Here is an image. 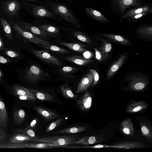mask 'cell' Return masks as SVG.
I'll return each mask as SVG.
<instances>
[{
	"label": "cell",
	"mask_w": 152,
	"mask_h": 152,
	"mask_svg": "<svg viewBox=\"0 0 152 152\" xmlns=\"http://www.w3.org/2000/svg\"><path fill=\"white\" fill-rule=\"evenodd\" d=\"M4 53L7 56L12 58L18 57L20 56L18 53L9 50H7Z\"/></svg>",
	"instance_id": "obj_43"
},
{
	"label": "cell",
	"mask_w": 152,
	"mask_h": 152,
	"mask_svg": "<svg viewBox=\"0 0 152 152\" xmlns=\"http://www.w3.org/2000/svg\"><path fill=\"white\" fill-rule=\"evenodd\" d=\"M25 112L22 109H17L13 112V119L17 124H19L22 123L25 119Z\"/></svg>",
	"instance_id": "obj_27"
},
{
	"label": "cell",
	"mask_w": 152,
	"mask_h": 152,
	"mask_svg": "<svg viewBox=\"0 0 152 152\" xmlns=\"http://www.w3.org/2000/svg\"><path fill=\"white\" fill-rule=\"evenodd\" d=\"M61 90L62 95L65 97L70 99L76 98V95L74 94L67 84L61 86Z\"/></svg>",
	"instance_id": "obj_32"
},
{
	"label": "cell",
	"mask_w": 152,
	"mask_h": 152,
	"mask_svg": "<svg viewBox=\"0 0 152 152\" xmlns=\"http://www.w3.org/2000/svg\"><path fill=\"white\" fill-rule=\"evenodd\" d=\"M129 79V88L131 90L139 91L144 90L147 86V80L142 75H132Z\"/></svg>",
	"instance_id": "obj_6"
},
{
	"label": "cell",
	"mask_w": 152,
	"mask_h": 152,
	"mask_svg": "<svg viewBox=\"0 0 152 152\" xmlns=\"http://www.w3.org/2000/svg\"><path fill=\"white\" fill-rule=\"evenodd\" d=\"M4 49V43L3 40L0 37V51H1Z\"/></svg>",
	"instance_id": "obj_50"
},
{
	"label": "cell",
	"mask_w": 152,
	"mask_h": 152,
	"mask_svg": "<svg viewBox=\"0 0 152 152\" xmlns=\"http://www.w3.org/2000/svg\"><path fill=\"white\" fill-rule=\"evenodd\" d=\"M12 90L13 94L16 96L22 95L34 96L26 88L18 85H14Z\"/></svg>",
	"instance_id": "obj_30"
},
{
	"label": "cell",
	"mask_w": 152,
	"mask_h": 152,
	"mask_svg": "<svg viewBox=\"0 0 152 152\" xmlns=\"http://www.w3.org/2000/svg\"><path fill=\"white\" fill-rule=\"evenodd\" d=\"M126 56L123 54L118 60L110 66L108 71L107 78V79L112 77L123 64L126 58Z\"/></svg>",
	"instance_id": "obj_18"
},
{
	"label": "cell",
	"mask_w": 152,
	"mask_h": 152,
	"mask_svg": "<svg viewBox=\"0 0 152 152\" xmlns=\"http://www.w3.org/2000/svg\"><path fill=\"white\" fill-rule=\"evenodd\" d=\"M29 1H37V0H28Z\"/></svg>",
	"instance_id": "obj_54"
},
{
	"label": "cell",
	"mask_w": 152,
	"mask_h": 152,
	"mask_svg": "<svg viewBox=\"0 0 152 152\" xmlns=\"http://www.w3.org/2000/svg\"><path fill=\"white\" fill-rule=\"evenodd\" d=\"M64 58L68 61L80 66H85L92 62L91 60L86 58L80 56H72L64 57Z\"/></svg>",
	"instance_id": "obj_19"
},
{
	"label": "cell",
	"mask_w": 152,
	"mask_h": 152,
	"mask_svg": "<svg viewBox=\"0 0 152 152\" xmlns=\"http://www.w3.org/2000/svg\"><path fill=\"white\" fill-rule=\"evenodd\" d=\"M34 109L46 120H50L58 116V115L55 112L46 108L35 106Z\"/></svg>",
	"instance_id": "obj_17"
},
{
	"label": "cell",
	"mask_w": 152,
	"mask_h": 152,
	"mask_svg": "<svg viewBox=\"0 0 152 152\" xmlns=\"http://www.w3.org/2000/svg\"><path fill=\"white\" fill-rule=\"evenodd\" d=\"M112 47L111 43L107 41L104 42L102 46L100 48V50L104 54H107V53L109 52L111 50Z\"/></svg>",
	"instance_id": "obj_38"
},
{
	"label": "cell",
	"mask_w": 152,
	"mask_h": 152,
	"mask_svg": "<svg viewBox=\"0 0 152 152\" xmlns=\"http://www.w3.org/2000/svg\"><path fill=\"white\" fill-rule=\"evenodd\" d=\"M20 133L34 139L37 137L35 135L34 132L31 129H24Z\"/></svg>",
	"instance_id": "obj_41"
},
{
	"label": "cell",
	"mask_w": 152,
	"mask_h": 152,
	"mask_svg": "<svg viewBox=\"0 0 152 152\" xmlns=\"http://www.w3.org/2000/svg\"><path fill=\"white\" fill-rule=\"evenodd\" d=\"M140 128L142 135L148 140H152V132L151 128L147 123L141 122L140 124Z\"/></svg>",
	"instance_id": "obj_26"
},
{
	"label": "cell",
	"mask_w": 152,
	"mask_h": 152,
	"mask_svg": "<svg viewBox=\"0 0 152 152\" xmlns=\"http://www.w3.org/2000/svg\"><path fill=\"white\" fill-rule=\"evenodd\" d=\"M86 12L97 20L104 22H108V19L100 12L90 7L85 8Z\"/></svg>",
	"instance_id": "obj_22"
},
{
	"label": "cell",
	"mask_w": 152,
	"mask_h": 152,
	"mask_svg": "<svg viewBox=\"0 0 152 152\" xmlns=\"http://www.w3.org/2000/svg\"><path fill=\"white\" fill-rule=\"evenodd\" d=\"M3 8L9 16L14 17L16 15L20 8V3L16 0L6 1L3 4Z\"/></svg>",
	"instance_id": "obj_8"
},
{
	"label": "cell",
	"mask_w": 152,
	"mask_h": 152,
	"mask_svg": "<svg viewBox=\"0 0 152 152\" xmlns=\"http://www.w3.org/2000/svg\"><path fill=\"white\" fill-rule=\"evenodd\" d=\"M40 46L43 47L47 49L62 54H65L68 53L67 50L64 48L59 47L50 44L48 45H40Z\"/></svg>",
	"instance_id": "obj_34"
},
{
	"label": "cell",
	"mask_w": 152,
	"mask_h": 152,
	"mask_svg": "<svg viewBox=\"0 0 152 152\" xmlns=\"http://www.w3.org/2000/svg\"><path fill=\"white\" fill-rule=\"evenodd\" d=\"M38 27L46 32L52 34H56L59 31L58 28L48 24H40L38 25Z\"/></svg>",
	"instance_id": "obj_33"
},
{
	"label": "cell",
	"mask_w": 152,
	"mask_h": 152,
	"mask_svg": "<svg viewBox=\"0 0 152 152\" xmlns=\"http://www.w3.org/2000/svg\"><path fill=\"white\" fill-rule=\"evenodd\" d=\"M15 23L24 30L29 32L38 37L46 39L49 37L54 36V34L48 33L38 27L24 22H16Z\"/></svg>",
	"instance_id": "obj_5"
},
{
	"label": "cell",
	"mask_w": 152,
	"mask_h": 152,
	"mask_svg": "<svg viewBox=\"0 0 152 152\" xmlns=\"http://www.w3.org/2000/svg\"><path fill=\"white\" fill-rule=\"evenodd\" d=\"M0 115L4 126L6 127L8 121V113L5 105L0 96Z\"/></svg>",
	"instance_id": "obj_28"
},
{
	"label": "cell",
	"mask_w": 152,
	"mask_h": 152,
	"mask_svg": "<svg viewBox=\"0 0 152 152\" xmlns=\"http://www.w3.org/2000/svg\"><path fill=\"white\" fill-rule=\"evenodd\" d=\"M32 12L34 15L37 17L49 18L60 21V20L56 17L53 14L41 6H33Z\"/></svg>",
	"instance_id": "obj_11"
},
{
	"label": "cell",
	"mask_w": 152,
	"mask_h": 152,
	"mask_svg": "<svg viewBox=\"0 0 152 152\" xmlns=\"http://www.w3.org/2000/svg\"><path fill=\"white\" fill-rule=\"evenodd\" d=\"M0 22L6 37L11 42L12 39V30L9 24L6 20L2 18H0Z\"/></svg>",
	"instance_id": "obj_31"
},
{
	"label": "cell",
	"mask_w": 152,
	"mask_h": 152,
	"mask_svg": "<svg viewBox=\"0 0 152 152\" xmlns=\"http://www.w3.org/2000/svg\"><path fill=\"white\" fill-rule=\"evenodd\" d=\"M48 74L35 65H33L27 70L25 77L29 82L34 84L43 80Z\"/></svg>",
	"instance_id": "obj_4"
},
{
	"label": "cell",
	"mask_w": 152,
	"mask_h": 152,
	"mask_svg": "<svg viewBox=\"0 0 152 152\" xmlns=\"http://www.w3.org/2000/svg\"><path fill=\"white\" fill-rule=\"evenodd\" d=\"M78 69V68L74 67L66 66L63 67L60 71L63 73L67 74L75 72Z\"/></svg>",
	"instance_id": "obj_39"
},
{
	"label": "cell",
	"mask_w": 152,
	"mask_h": 152,
	"mask_svg": "<svg viewBox=\"0 0 152 152\" xmlns=\"http://www.w3.org/2000/svg\"><path fill=\"white\" fill-rule=\"evenodd\" d=\"M10 23L16 33L20 37L28 40L39 46L40 45H48L51 44L49 42L40 38L31 33L24 30L15 23L10 21Z\"/></svg>",
	"instance_id": "obj_3"
},
{
	"label": "cell",
	"mask_w": 152,
	"mask_h": 152,
	"mask_svg": "<svg viewBox=\"0 0 152 152\" xmlns=\"http://www.w3.org/2000/svg\"><path fill=\"white\" fill-rule=\"evenodd\" d=\"M77 102L80 108L83 111L89 110L92 104V98L89 92L87 91L84 93Z\"/></svg>",
	"instance_id": "obj_12"
},
{
	"label": "cell",
	"mask_w": 152,
	"mask_h": 152,
	"mask_svg": "<svg viewBox=\"0 0 152 152\" xmlns=\"http://www.w3.org/2000/svg\"><path fill=\"white\" fill-rule=\"evenodd\" d=\"M23 130V128H20L18 129H13L12 130V131L15 133H20Z\"/></svg>",
	"instance_id": "obj_51"
},
{
	"label": "cell",
	"mask_w": 152,
	"mask_h": 152,
	"mask_svg": "<svg viewBox=\"0 0 152 152\" xmlns=\"http://www.w3.org/2000/svg\"><path fill=\"white\" fill-rule=\"evenodd\" d=\"M87 129L86 126H75L57 131L53 134H74L79 133L85 131Z\"/></svg>",
	"instance_id": "obj_21"
},
{
	"label": "cell",
	"mask_w": 152,
	"mask_h": 152,
	"mask_svg": "<svg viewBox=\"0 0 152 152\" xmlns=\"http://www.w3.org/2000/svg\"><path fill=\"white\" fill-rule=\"evenodd\" d=\"M37 121V119L36 118L34 119L26 128L25 129H32L33 127H34L35 126Z\"/></svg>",
	"instance_id": "obj_45"
},
{
	"label": "cell",
	"mask_w": 152,
	"mask_h": 152,
	"mask_svg": "<svg viewBox=\"0 0 152 152\" xmlns=\"http://www.w3.org/2000/svg\"><path fill=\"white\" fill-rule=\"evenodd\" d=\"M88 71L93 74L94 77V80L92 84V86L96 85L98 82L99 79L98 73L94 69H90Z\"/></svg>",
	"instance_id": "obj_42"
},
{
	"label": "cell",
	"mask_w": 152,
	"mask_h": 152,
	"mask_svg": "<svg viewBox=\"0 0 152 152\" xmlns=\"http://www.w3.org/2000/svg\"><path fill=\"white\" fill-rule=\"evenodd\" d=\"M7 137V135L0 127V139H4Z\"/></svg>",
	"instance_id": "obj_48"
},
{
	"label": "cell",
	"mask_w": 152,
	"mask_h": 152,
	"mask_svg": "<svg viewBox=\"0 0 152 152\" xmlns=\"http://www.w3.org/2000/svg\"><path fill=\"white\" fill-rule=\"evenodd\" d=\"M52 9L55 14L75 28H81V26L77 18L66 6L58 4L53 5Z\"/></svg>",
	"instance_id": "obj_2"
},
{
	"label": "cell",
	"mask_w": 152,
	"mask_h": 152,
	"mask_svg": "<svg viewBox=\"0 0 152 152\" xmlns=\"http://www.w3.org/2000/svg\"><path fill=\"white\" fill-rule=\"evenodd\" d=\"M72 34L79 40L87 44L91 43L90 39L84 34L77 31L72 32Z\"/></svg>",
	"instance_id": "obj_35"
},
{
	"label": "cell",
	"mask_w": 152,
	"mask_h": 152,
	"mask_svg": "<svg viewBox=\"0 0 152 152\" xmlns=\"http://www.w3.org/2000/svg\"><path fill=\"white\" fill-rule=\"evenodd\" d=\"M117 4L122 12L130 7H137L140 4V0H117Z\"/></svg>",
	"instance_id": "obj_20"
},
{
	"label": "cell",
	"mask_w": 152,
	"mask_h": 152,
	"mask_svg": "<svg viewBox=\"0 0 152 152\" xmlns=\"http://www.w3.org/2000/svg\"><path fill=\"white\" fill-rule=\"evenodd\" d=\"M3 74L2 72L0 70V82L2 80Z\"/></svg>",
	"instance_id": "obj_52"
},
{
	"label": "cell",
	"mask_w": 152,
	"mask_h": 152,
	"mask_svg": "<svg viewBox=\"0 0 152 152\" xmlns=\"http://www.w3.org/2000/svg\"><path fill=\"white\" fill-rule=\"evenodd\" d=\"M148 12H142L141 13L139 14H138L134 15L131 17L133 19H137L140 18L142 16L145 15H146Z\"/></svg>",
	"instance_id": "obj_46"
},
{
	"label": "cell",
	"mask_w": 152,
	"mask_h": 152,
	"mask_svg": "<svg viewBox=\"0 0 152 152\" xmlns=\"http://www.w3.org/2000/svg\"><path fill=\"white\" fill-rule=\"evenodd\" d=\"M58 43L75 51L83 52L86 51V50L83 48L86 46L82 44L62 42H59Z\"/></svg>",
	"instance_id": "obj_25"
},
{
	"label": "cell",
	"mask_w": 152,
	"mask_h": 152,
	"mask_svg": "<svg viewBox=\"0 0 152 152\" xmlns=\"http://www.w3.org/2000/svg\"><path fill=\"white\" fill-rule=\"evenodd\" d=\"M34 138L27 136L20 133H15L10 138V141L13 142L22 143L29 141H34Z\"/></svg>",
	"instance_id": "obj_24"
},
{
	"label": "cell",
	"mask_w": 152,
	"mask_h": 152,
	"mask_svg": "<svg viewBox=\"0 0 152 152\" xmlns=\"http://www.w3.org/2000/svg\"><path fill=\"white\" fill-rule=\"evenodd\" d=\"M145 146L142 142H124L116 143L112 145H101V148L109 147L126 149L142 148Z\"/></svg>",
	"instance_id": "obj_9"
},
{
	"label": "cell",
	"mask_w": 152,
	"mask_h": 152,
	"mask_svg": "<svg viewBox=\"0 0 152 152\" xmlns=\"http://www.w3.org/2000/svg\"><path fill=\"white\" fill-rule=\"evenodd\" d=\"M148 106V104L144 101L133 102L130 104L126 109V112L129 113H135L143 111Z\"/></svg>",
	"instance_id": "obj_13"
},
{
	"label": "cell",
	"mask_w": 152,
	"mask_h": 152,
	"mask_svg": "<svg viewBox=\"0 0 152 152\" xmlns=\"http://www.w3.org/2000/svg\"><path fill=\"white\" fill-rule=\"evenodd\" d=\"M137 32L142 36L150 38L152 36V26L145 27L139 28Z\"/></svg>",
	"instance_id": "obj_36"
},
{
	"label": "cell",
	"mask_w": 152,
	"mask_h": 152,
	"mask_svg": "<svg viewBox=\"0 0 152 152\" xmlns=\"http://www.w3.org/2000/svg\"><path fill=\"white\" fill-rule=\"evenodd\" d=\"M102 35L104 37L124 45H128L130 43L128 40L119 35L108 34H102Z\"/></svg>",
	"instance_id": "obj_23"
},
{
	"label": "cell",
	"mask_w": 152,
	"mask_h": 152,
	"mask_svg": "<svg viewBox=\"0 0 152 152\" xmlns=\"http://www.w3.org/2000/svg\"><path fill=\"white\" fill-rule=\"evenodd\" d=\"M83 55L85 58H89L92 56V54L89 51H85L84 52Z\"/></svg>",
	"instance_id": "obj_49"
},
{
	"label": "cell",
	"mask_w": 152,
	"mask_h": 152,
	"mask_svg": "<svg viewBox=\"0 0 152 152\" xmlns=\"http://www.w3.org/2000/svg\"><path fill=\"white\" fill-rule=\"evenodd\" d=\"M150 8L147 6H144L132 9L128 11L123 16L124 18L131 17L134 15L145 12H149Z\"/></svg>",
	"instance_id": "obj_29"
},
{
	"label": "cell",
	"mask_w": 152,
	"mask_h": 152,
	"mask_svg": "<svg viewBox=\"0 0 152 152\" xmlns=\"http://www.w3.org/2000/svg\"><path fill=\"white\" fill-rule=\"evenodd\" d=\"M32 50L35 56L45 62L54 64L60 67L63 66L62 63L60 60L47 51L34 49Z\"/></svg>",
	"instance_id": "obj_7"
},
{
	"label": "cell",
	"mask_w": 152,
	"mask_h": 152,
	"mask_svg": "<svg viewBox=\"0 0 152 152\" xmlns=\"http://www.w3.org/2000/svg\"><path fill=\"white\" fill-rule=\"evenodd\" d=\"M95 53V56L96 59L99 61H101L103 60L106 59L108 55L104 54L103 52L99 50L96 48H94Z\"/></svg>",
	"instance_id": "obj_40"
},
{
	"label": "cell",
	"mask_w": 152,
	"mask_h": 152,
	"mask_svg": "<svg viewBox=\"0 0 152 152\" xmlns=\"http://www.w3.org/2000/svg\"><path fill=\"white\" fill-rule=\"evenodd\" d=\"M121 130L124 134L130 137L133 136L134 129L133 123L130 118L125 119L121 122Z\"/></svg>",
	"instance_id": "obj_15"
},
{
	"label": "cell",
	"mask_w": 152,
	"mask_h": 152,
	"mask_svg": "<svg viewBox=\"0 0 152 152\" xmlns=\"http://www.w3.org/2000/svg\"><path fill=\"white\" fill-rule=\"evenodd\" d=\"M64 120L63 118H60L50 123L46 129V132H49L59 126Z\"/></svg>",
	"instance_id": "obj_37"
},
{
	"label": "cell",
	"mask_w": 152,
	"mask_h": 152,
	"mask_svg": "<svg viewBox=\"0 0 152 152\" xmlns=\"http://www.w3.org/2000/svg\"><path fill=\"white\" fill-rule=\"evenodd\" d=\"M93 80V74L90 72L79 82L77 86L76 93H79L87 90L92 84Z\"/></svg>",
	"instance_id": "obj_10"
},
{
	"label": "cell",
	"mask_w": 152,
	"mask_h": 152,
	"mask_svg": "<svg viewBox=\"0 0 152 152\" xmlns=\"http://www.w3.org/2000/svg\"><path fill=\"white\" fill-rule=\"evenodd\" d=\"M0 125L1 126L4 127V125L2 123V121H1V119L0 115Z\"/></svg>",
	"instance_id": "obj_53"
},
{
	"label": "cell",
	"mask_w": 152,
	"mask_h": 152,
	"mask_svg": "<svg viewBox=\"0 0 152 152\" xmlns=\"http://www.w3.org/2000/svg\"><path fill=\"white\" fill-rule=\"evenodd\" d=\"M17 97L22 100L35 101L37 98L34 96L27 95L18 96Z\"/></svg>",
	"instance_id": "obj_44"
},
{
	"label": "cell",
	"mask_w": 152,
	"mask_h": 152,
	"mask_svg": "<svg viewBox=\"0 0 152 152\" xmlns=\"http://www.w3.org/2000/svg\"><path fill=\"white\" fill-rule=\"evenodd\" d=\"M10 62V60L0 55V63L5 64L8 63Z\"/></svg>",
	"instance_id": "obj_47"
},
{
	"label": "cell",
	"mask_w": 152,
	"mask_h": 152,
	"mask_svg": "<svg viewBox=\"0 0 152 152\" xmlns=\"http://www.w3.org/2000/svg\"><path fill=\"white\" fill-rule=\"evenodd\" d=\"M104 141L102 136L98 135L95 136L85 137L75 142L73 144L89 145L102 142Z\"/></svg>",
	"instance_id": "obj_14"
},
{
	"label": "cell",
	"mask_w": 152,
	"mask_h": 152,
	"mask_svg": "<svg viewBox=\"0 0 152 152\" xmlns=\"http://www.w3.org/2000/svg\"><path fill=\"white\" fill-rule=\"evenodd\" d=\"M28 89L33 95L39 100L43 101L52 102L53 97L48 94L42 91L35 90L34 89L28 88Z\"/></svg>",
	"instance_id": "obj_16"
},
{
	"label": "cell",
	"mask_w": 152,
	"mask_h": 152,
	"mask_svg": "<svg viewBox=\"0 0 152 152\" xmlns=\"http://www.w3.org/2000/svg\"><path fill=\"white\" fill-rule=\"evenodd\" d=\"M78 137L74 135L55 136L34 139V141L46 143L54 146H59L73 144L78 140Z\"/></svg>",
	"instance_id": "obj_1"
}]
</instances>
